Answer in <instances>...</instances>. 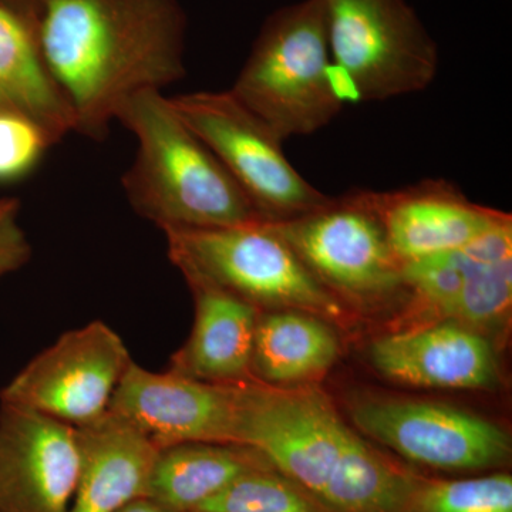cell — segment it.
Returning <instances> with one entry per match:
<instances>
[{"label": "cell", "instance_id": "cell-6", "mask_svg": "<svg viewBox=\"0 0 512 512\" xmlns=\"http://www.w3.org/2000/svg\"><path fill=\"white\" fill-rule=\"evenodd\" d=\"M306 268L336 298L373 303L407 289L375 191L348 192L285 221H271Z\"/></svg>", "mask_w": 512, "mask_h": 512}, {"label": "cell", "instance_id": "cell-16", "mask_svg": "<svg viewBox=\"0 0 512 512\" xmlns=\"http://www.w3.org/2000/svg\"><path fill=\"white\" fill-rule=\"evenodd\" d=\"M195 301L190 338L171 356L167 370L201 382L255 380L252 350L259 312L251 303L215 286L190 282Z\"/></svg>", "mask_w": 512, "mask_h": 512}, {"label": "cell", "instance_id": "cell-14", "mask_svg": "<svg viewBox=\"0 0 512 512\" xmlns=\"http://www.w3.org/2000/svg\"><path fill=\"white\" fill-rule=\"evenodd\" d=\"M377 372L426 389H485L497 380L493 346L454 322L382 336L370 345Z\"/></svg>", "mask_w": 512, "mask_h": 512}, {"label": "cell", "instance_id": "cell-25", "mask_svg": "<svg viewBox=\"0 0 512 512\" xmlns=\"http://www.w3.org/2000/svg\"><path fill=\"white\" fill-rule=\"evenodd\" d=\"M19 214L20 202L16 198H0V282L32 258V245L20 225Z\"/></svg>", "mask_w": 512, "mask_h": 512}, {"label": "cell", "instance_id": "cell-20", "mask_svg": "<svg viewBox=\"0 0 512 512\" xmlns=\"http://www.w3.org/2000/svg\"><path fill=\"white\" fill-rule=\"evenodd\" d=\"M421 478L350 430L320 501L335 512H406Z\"/></svg>", "mask_w": 512, "mask_h": 512}, {"label": "cell", "instance_id": "cell-15", "mask_svg": "<svg viewBox=\"0 0 512 512\" xmlns=\"http://www.w3.org/2000/svg\"><path fill=\"white\" fill-rule=\"evenodd\" d=\"M79 431V478L67 512H119L146 498L160 448L116 414Z\"/></svg>", "mask_w": 512, "mask_h": 512}, {"label": "cell", "instance_id": "cell-26", "mask_svg": "<svg viewBox=\"0 0 512 512\" xmlns=\"http://www.w3.org/2000/svg\"><path fill=\"white\" fill-rule=\"evenodd\" d=\"M40 0H0V5L22 13L26 18L32 20L33 13L39 5Z\"/></svg>", "mask_w": 512, "mask_h": 512}, {"label": "cell", "instance_id": "cell-3", "mask_svg": "<svg viewBox=\"0 0 512 512\" xmlns=\"http://www.w3.org/2000/svg\"><path fill=\"white\" fill-rule=\"evenodd\" d=\"M330 69L322 0H302L266 19L229 92L282 140L311 136L343 107Z\"/></svg>", "mask_w": 512, "mask_h": 512}, {"label": "cell", "instance_id": "cell-21", "mask_svg": "<svg viewBox=\"0 0 512 512\" xmlns=\"http://www.w3.org/2000/svg\"><path fill=\"white\" fill-rule=\"evenodd\" d=\"M466 275L453 303L441 318L483 329L494 325L510 312L512 302V218L488 229L464 247Z\"/></svg>", "mask_w": 512, "mask_h": 512}, {"label": "cell", "instance_id": "cell-7", "mask_svg": "<svg viewBox=\"0 0 512 512\" xmlns=\"http://www.w3.org/2000/svg\"><path fill=\"white\" fill-rule=\"evenodd\" d=\"M168 100L264 220H291L328 202L330 197L289 163L284 140L229 90L187 93Z\"/></svg>", "mask_w": 512, "mask_h": 512}, {"label": "cell", "instance_id": "cell-4", "mask_svg": "<svg viewBox=\"0 0 512 512\" xmlns=\"http://www.w3.org/2000/svg\"><path fill=\"white\" fill-rule=\"evenodd\" d=\"M168 256L187 284L200 282L251 303L259 312L299 311L345 318L343 302L320 284L271 221L165 231Z\"/></svg>", "mask_w": 512, "mask_h": 512}, {"label": "cell", "instance_id": "cell-18", "mask_svg": "<svg viewBox=\"0 0 512 512\" xmlns=\"http://www.w3.org/2000/svg\"><path fill=\"white\" fill-rule=\"evenodd\" d=\"M339 339L319 316L299 311L259 313L252 376L271 386L311 382L339 356Z\"/></svg>", "mask_w": 512, "mask_h": 512}, {"label": "cell", "instance_id": "cell-10", "mask_svg": "<svg viewBox=\"0 0 512 512\" xmlns=\"http://www.w3.org/2000/svg\"><path fill=\"white\" fill-rule=\"evenodd\" d=\"M355 426L406 460L447 473H474L510 461L511 440L497 424L447 404L369 400L352 410Z\"/></svg>", "mask_w": 512, "mask_h": 512}, {"label": "cell", "instance_id": "cell-17", "mask_svg": "<svg viewBox=\"0 0 512 512\" xmlns=\"http://www.w3.org/2000/svg\"><path fill=\"white\" fill-rule=\"evenodd\" d=\"M268 467L262 454L242 444H175L158 451L146 498L170 512H194L239 477Z\"/></svg>", "mask_w": 512, "mask_h": 512}, {"label": "cell", "instance_id": "cell-27", "mask_svg": "<svg viewBox=\"0 0 512 512\" xmlns=\"http://www.w3.org/2000/svg\"><path fill=\"white\" fill-rule=\"evenodd\" d=\"M119 512H170L165 510L164 507H161L160 504L154 503L150 498H138V500L133 501L126 505L123 510Z\"/></svg>", "mask_w": 512, "mask_h": 512}, {"label": "cell", "instance_id": "cell-8", "mask_svg": "<svg viewBox=\"0 0 512 512\" xmlns=\"http://www.w3.org/2000/svg\"><path fill=\"white\" fill-rule=\"evenodd\" d=\"M349 433L319 389L237 384L235 444L254 448L319 500Z\"/></svg>", "mask_w": 512, "mask_h": 512}, {"label": "cell", "instance_id": "cell-11", "mask_svg": "<svg viewBox=\"0 0 512 512\" xmlns=\"http://www.w3.org/2000/svg\"><path fill=\"white\" fill-rule=\"evenodd\" d=\"M109 412L160 450L192 441L235 443L237 384L151 372L133 362L111 397Z\"/></svg>", "mask_w": 512, "mask_h": 512}, {"label": "cell", "instance_id": "cell-2", "mask_svg": "<svg viewBox=\"0 0 512 512\" xmlns=\"http://www.w3.org/2000/svg\"><path fill=\"white\" fill-rule=\"evenodd\" d=\"M117 120L137 141L136 157L121 184L138 217L163 232L264 220L161 90L131 96Z\"/></svg>", "mask_w": 512, "mask_h": 512}, {"label": "cell", "instance_id": "cell-24", "mask_svg": "<svg viewBox=\"0 0 512 512\" xmlns=\"http://www.w3.org/2000/svg\"><path fill=\"white\" fill-rule=\"evenodd\" d=\"M57 143L39 121L19 111L0 110V184L28 177Z\"/></svg>", "mask_w": 512, "mask_h": 512}, {"label": "cell", "instance_id": "cell-1", "mask_svg": "<svg viewBox=\"0 0 512 512\" xmlns=\"http://www.w3.org/2000/svg\"><path fill=\"white\" fill-rule=\"evenodd\" d=\"M32 26L73 131L92 140L109 136L131 96L185 76L180 0H40Z\"/></svg>", "mask_w": 512, "mask_h": 512}, {"label": "cell", "instance_id": "cell-13", "mask_svg": "<svg viewBox=\"0 0 512 512\" xmlns=\"http://www.w3.org/2000/svg\"><path fill=\"white\" fill-rule=\"evenodd\" d=\"M376 201L390 247L402 264L466 247L508 215L474 204L444 180L376 192Z\"/></svg>", "mask_w": 512, "mask_h": 512}, {"label": "cell", "instance_id": "cell-23", "mask_svg": "<svg viewBox=\"0 0 512 512\" xmlns=\"http://www.w3.org/2000/svg\"><path fill=\"white\" fill-rule=\"evenodd\" d=\"M406 512H512V477L507 473L460 480L423 477Z\"/></svg>", "mask_w": 512, "mask_h": 512}, {"label": "cell", "instance_id": "cell-9", "mask_svg": "<svg viewBox=\"0 0 512 512\" xmlns=\"http://www.w3.org/2000/svg\"><path fill=\"white\" fill-rule=\"evenodd\" d=\"M131 359L126 343L103 320L63 333L13 376L0 403L15 404L82 429L109 412Z\"/></svg>", "mask_w": 512, "mask_h": 512}, {"label": "cell", "instance_id": "cell-5", "mask_svg": "<svg viewBox=\"0 0 512 512\" xmlns=\"http://www.w3.org/2000/svg\"><path fill=\"white\" fill-rule=\"evenodd\" d=\"M332 63L357 99L383 101L427 89L439 47L406 0H322Z\"/></svg>", "mask_w": 512, "mask_h": 512}, {"label": "cell", "instance_id": "cell-22", "mask_svg": "<svg viewBox=\"0 0 512 512\" xmlns=\"http://www.w3.org/2000/svg\"><path fill=\"white\" fill-rule=\"evenodd\" d=\"M194 512H335L274 467L239 477Z\"/></svg>", "mask_w": 512, "mask_h": 512}, {"label": "cell", "instance_id": "cell-19", "mask_svg": "<svg viewBox=\"0 0 512 512\" xmlns=\"http://www.w3.org/2000/svg\"><path fill=\"white\" fill-rule=\"evenodd\" d=\"M0 110L26 114L57 141L74 130L72 111L37 52L32 20L0 5Z\"/></svg>", "mask_w": 512, "mask_h": 512}, {"label": "cell", "instance_id": "cell-12", "mask_svg": "<svg viewBox=\"0 0 512 512\" xmlns=\"http://www.w3.org/2000/svg\"><path fill=\"white\" fill-rule=\"evenodd\" d=\"M76 427L0 403V512H67L79 478Z\"/></svg>", "mask_w": 512, "mask_h": 512}]
</instances>
